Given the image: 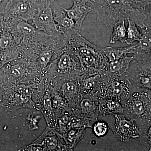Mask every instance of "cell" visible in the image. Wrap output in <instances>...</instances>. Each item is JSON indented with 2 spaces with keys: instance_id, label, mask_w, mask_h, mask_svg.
<instances>
[{
  "instance_id": "obj_9",
  "label": "cell",
  "mask_w": 151,
  "mask_h": 151,
  "mask_svg": "<svg viewBox=\"0 0 151 151\" xmlns=\"http://www.w3.org/2000/svg\"><path fill=\"white\" fill-rule=\"evenodd\" d=\"M36 28L52 36H62L58 29L51 6L37 9L32 19Z\"/></svg>"
},
{
  "instance_id": "obj_25",
  "label": "cell",
  "mask_w": 151,
  "mask_h": 151,
  "mask_svg": "<svg viewBox=\"0 0 151 151\" xmlns=\"http://www.w3.org/2000/svg\"><path fill=\"white\" fill-rule=\"evenodd\" d=\"M9 0H0V14H2L5 7Z\"/></svg>"
},
{
  "instance_id": "obj_26",
  "label": "cell",
  "mask_w": 151,
  "mask_h": 151,
  "mask_svg": "<svg viewBox=\"0 0 151 151\" xmlns=\"http://www.w3.org/2000/svg\"><path fill=\"white\" fill-rule=\"evenodd\" d=\"M57 1V0H56ZM72 1H75L81 2H84L86 3H89L90 4L92 3L93 0H72Z\"/></svg>"
},
{
  "instance_id": "obj_2",
  "label": "cell",
  "mask_w": 151,
  "mask_h": 151,
  "mask_svg": "<svg viewBox=\"0 0 151 151\" xmlns=\"http://www.w3.org/2000/svg\"><path fill=\"white\" fill-rule=\"evenodd\" d=\"M65 41L78 58L84 75H93L101 71L108 63L103 49L87 40L80 33L72 35Z\"/></svg>"
},
{
  "instance_id": "obj_15",
  "label": "cell",
  "mask_w": 151,
  "mask_h": 151,
  "mask_svg": "<svg viewBox=\"0 0 151 151\" xmlns=\"http://www.w3.org/2000/svg\"><path fill=\"white\" fill-rule=\"evenodd\" d=\"M136 45H131L128 46L118 48L108 46L103 47L102 49L104 55L108 60V62H109L117 60L128 54H132Z\"/></svg>"
},
{
  "instance_id": "obj_1",
  "label": "cell",
  "mask_w": 151,
  "mask_h": 151,
  "mask_svg": "<svg viewBox=\"0 0 151 151\" xmlns=\"http://www.w3.org/2000/svg\"><path fill=\"white\" fill-rule=\"evenodd\" d=\"M91 6L106 26L130 19L139 27H151V0H93Z\"/></svg>"
},
{
  "instance_id": "obj_27",
  "label": "cell",
  "mask_w": 151,
  "mask_h": 151,
  "mask_svg": "<svg viewBox=\"0 0 151 151\" xmlns=\"http://www.w3.org/2000/svg\"><path fill=\"white\" fill-rule=\"evenodd\" d=\"M2 14H0V30L1 29L2 24Z\"/></svg>"
},
{
  "instance_id": "obj_18",
  "label": "cell",
  "mask_w": 151,
  "mask_h": 151,
  "mask_svg": "<svg viewBox=\"0 0 151 151\" xmlns=\"http://www.w3.org/2000/svg\"><path fill=\"white\" fill-rule=\"evenodd\" d=\"M128 26L127 29V38L126 43L131 45L135 42H139L142 37V33L139 27L134 21L130 19L127 20Z\"/></svg>"
},
{
  "instance_id": "obj_5",
  "label": "cell",
  "mask_w": 151,
  "mask_h": 151,
  "mask_svg": "<svg viewBox=\"0 0 151 151\" xmlns=\"http://www.w3.org/2000/svg\"><path fill=\"white\" fill-rule=\"evenodd\" d=\"M79 60L65 44L49 69L47 75L59 78H71L82 74Z\"/></svg>"
},
{
  "instance_id": "obj_10",
  "label": "cell",
  "mask_w": 151,
  "mask_h": 151,
  "mask_svg": "<svg viewBox=\"0 0 151 151\" xmlns=\"http://www.w3.org/2000/svg\"><path fill=\"white\" fill-rule=\"evenodd\" d=\"M37 9L27 1L9 0L2 15L6 18L32 20Z\"/></svg>"
},
{
  "instance_id": "obj_3",
  "label": "cell",
  "mask_w": 151,
  "mask_h": 151,
  "mask_svg": "<svg viewBox=\"0 0 151 151\" xmlns=\"http://www.w3.org/2000/svg\"><path fill=\"white\" fill-rule=\"evenodd\" d=\"M124 104V114L134 121L140 132L151 127V90L134 86Z\"/></svg>"
},
{
  "instance_id": "obj_23",
  "label": "cell",
  "mask_w": 151,
  "mask_h": 151,
  "mask_svg": "<svg viewBox=\"0 0 151 151\" xmlns=\"http://www.w3.org/2000/svg\"><path fill=\"white\" fill-rule=\"evenodd\" d=\"M43 144L45 145V150H55L57 147L58 143L56 138L50 136L45 138Z\"/></svg>"
},
{
  "instance_id": "obj_24",
  "label": "cell",
  "mask_w": 151,
  "mask_h": 151,
  "mask_svg": "<svg viewBox=\"0 0 151 151\" xmlns=\"http://www.w3.org/2000/svg\"><path fill=\"white\" fill-rule=\"evenodd\" d=\"M56 0H30V3L37 9L51 6Z\"/></svg>"
},
{
  "instance_id": "obj_8",
  "label": "cell",
  "mask_w": 151,
  "mask_h": 151,
  "mask_svg": "<svg viewBox=\"0 0 151 151\" xmlns=\"http://www.w3.org/2000/svg\"><path fill=\"white\" fill-rule=\"evenodd\" d=\"M114 117L115 124L111 127L116 139L128 142L131 138L139 137L140 132L134 121L127 119L124 114H116Z\"/></svg>"
},
{
  "instance_id": "obj_13",
  "label": "cell",
  "mask_w": 151,
  "mask_h": 151,
  "mask_svg": "<svg viewBox=\"0 0 151 151\" xmlns=\"http://www.w3.org/2000/svg\"><path fill=\"white\" fill-rule=\"evenodd\" d=\"M73 4L70 9L62 7L68 16L75 22L78 27L81 29L82 24L87 14L92 11L91 6L86 3L73 1Z\"/></svg>"
},
{
  "instance_id": "obj_21",
  "label": "cell",
  "mask_w": 151,
  "mask_h": 151,
  "mask_svg": "<svg viewBox=\"0 0 151 151\" xmlns=\"http://www.w3.org/2000/svg\"><path fill=\"white\" fill-rule=\"evenodd\" d=\"M107 124L104 122H99L94 124L93 127V132L97 137H103L108 131Z\"/></svg>"
},
{
  "instance_id": "obj_20",
  "label": "cell",
  "mask_w": 151,
  "mask_h": 151,
  "mask_svg": "<svg viewBox=\"0 0 151 151\" xmlns=\"http://www.w3.org/2000/svg\"><path fill=\"white\" fill-rule=\"evenodd\" d=\"M140 142L145 150L151 149V127L146 132H140Z\"/></svg>"
},
{
  "instance_id": "obj_14",
  "label": "cell",
  "mask_w": 151,
  "mask_h": 151,
  "mask_svg": "<svg viewBox=\"0 0 151 151\" xmlns=\"http://www.w3.org/2000/svg\"><path fill=\"white\" fill-rule=\"evenodd\" d=\"M133 59V56L127 55L117 60L108 62L102 71L112 75L123 76Z\"/></svg>"
},
{
  "instance_id": "obj_19",
  "label": "cell",
  "mask_w": 151,
  "mask_h": 151,
  "mask_svg": "<svg viewBox=\"0 0 151 151\" xmlns=\"http://www.w3.org/2000/svg\"><path fill=\"white\" fill-rule=\"evenodd\" d=\"M20 56V50L17 48L6 51H0V70L7 63L11 60L19 58Z\"/></svg>"
},
{
  "instance_id": "obj_16",
  "label": "cell",
  "mask_w": 151,
  "mask_h": 151,
  "mask_svg": "<svg viewBox=\"0 0 151 151\" xmlns=\"http://www.w3.org/2000/svg\"><path fill=\"white\" fill-rule=\"evenodd\" d=\"M18 46L9 30L2 27L0 30V51L11 50Z\"/></svg>"
},
{
  "instance_id": "obj_28",
  "label": "cell",
  "mask_w": 151,
  "mask_h": 151,
  "mask_svg": "<svg viewBox=\"0 0 151 151\" xmlns=\"http://www.w3.org/2000/svg\"><path fill=\"white\" fill-rule=\"evenodd\" d=\"M24 1H27L29 2L30 3V0H24Z\"/></svg>"
},
{
  "instance_id": "obj_6",
  "label": "cell",
  "mask_w": 151,
  "mask_h": 151,
  "mask_svg": "<svg viewBox=\"0 0 151 151\" xmlns=\"http://www.w3.org/2000/svg\"><path fill=\"white\" fill-rule=\"evenodd\" d=\"M33 65L23 58H17L7 63L0 70L2 81H18L32 78L38 74Z\"/></svg>"
},
{
  "instance_id": "obj_11",
  "label": "cell",
  "mask_w": 151,
  "mask_h": 151,
  "mask_svg": "<svg viewBox=\"0 0 151 151\" xmlns=\"http://www.w3.org/2000/svg\"><path fill=\"white\" fill-rule=\"evenodd\" d=\"M52 9L58 29L63 36L64 40L72 35L80 32L81 29L78 27L72 19L68 16L62 7L60 8Z\"/></svg>"
},
{
  "instance_id": "obj_17",
  "label": "cell",
  "mask_w": 151,
  "mask_h": 151,
  "mask_svg": "<svg viewBox=\"0 0 151 151\" xmlns=\"http://www.w3.org/2000/svg\"><path fill=\"white\" fill-rule=\"evenodd\" d=\"M125 22L126 20L123 19L116 23L113 26V31L110 39V44H114L118 41L122 43L126 42L127 33Z\"/></svg>"
},
{
  "instance_id": "obj_12",
  "label": "cell",
  "mask_w": 151,
  "mask_h": 151,
  "mask_svg": "<svg viewBox=\"0 0 151 151\" xmlns=\"http://www.w3.org/2000/svg\"><path fill=\"white\" fill-rule=\"evenodd\" d=\"M142 37L136 44L132 54L134 59L137 61L151 60V27L139 28Z\"/></svg>"
},
{
  "instance_id": "obj_22",
  "label": "cell",
  "mask_w": 151,
  "mask_h": 151,
  "mask_svg": "<svg viewBox=\"0 0 151 151\" xmlns=\"http://www.w3.org/2000/svg\"><path fill=\"white\" fill-rule=\"evenodd\" d=\"M74 82L68 81L65 82L62 86V90L65 94L73 95L77 92V86Z\"/></svg>"
},
{
  "instance_id": "obj_4",
  "label": "cell",
  "mask_w": 151,
  "mask_h": 151,
  "mask_svg": "<svg viewBox=\"0 0 151 151\" xmlns=\"http://www.w3.org/2000/svg\"><path fill=\"white\" fill-rule=\"evenodd\" d=\"M3 23L9 30L16 43L21 48L31 46L47 35L23 20L6 18L3 16Z\"/></svg>"
},
{
  "instance_id": "obj_7",
  "label": "cell",
  "mask_w": 151,
  "mask_h": 151,
  "mask_svg": "<svg viewBox=\"0 0 151 151\" xmlns=\"http://www.w3.org/2000/svg\"><path fill=\"white\" fill-rule=\"evenodd\" d=\"M151 60L137 62L129 66L123 76L133 86L150 89Z\"/></svg>"
}]
</instances>
